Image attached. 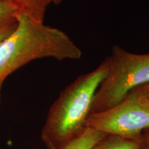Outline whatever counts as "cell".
<instances>
[{"instance_id": "30bf717a", "label": "cell", "mask_w": 149, "mask_h": 149, "mask_svg": "<svg viewBox=\"0 0 149 149\" xmlns=\"http://www.w3.org/2000/svg\"><path fill=\"white\" fill-rule=\"evenodd\" d=\"M141 137H142L144 146L149 148V128H147L143 131Z\"/></svg>"}, {"instance_id": "8fae6325", "label": "cell", "mask_w": 149, "mask_h": 149, "mask_svg": "<svg viewBox=\"0 0 149 149\" xmlns=\"http://www.w3.org/2000/svg\"><path fill=\"white\" fill-rule=\"evenodd\" d=\"M135 89L139 91L141 93H142L144 95L146 96L149 100V84L144 86H141L137 87V88H136Z\"/></svg>"}, {"instance_id": "4fadbf2b", "label": "cell", "mask_w": 149, "mask_h": 149, "mask_svg": "<svg viewBox=\"0 0 149 149\" xmlns=\"http://www.w3.org/2000/svg\"><path fill=\"white\" fill-rule=\"evenodd\" d=\"M2 84L0 83V102H1V87H2Z\"/></svg>"}, {"instance_id": "6da1fadb", "label": "cell", "mask_w": 149, "mask_h": 149, "mask_svg": "<svg viewBox=\"0 0 149 149\" xmlns=\"http://www.w3.org/2000/svg\"><path fill=\"white\" fill-rule=\"evenodd\" d=\"M15 29L0 42V83L31 61L43 58L78 59L82 52L70 37L57 28L17 13Z\"/></svg>"}, {"instance_id": "9c48e42d", "label": "cell", "mask_w": 149, "mask_h": 149, "mask_svg": "<svg viewBox=\"0 0 149 149\" xmlns=\"http://www.w3.org/2000/svg\"><path fill=\"white\" fill-rule=\"evenodd\" d=\"M17 26V20L15 17L14 19L7 22L3 25L0 26V42L6 38L9 35L13 33Z\"/></svg>"}, {"instance_id": "277c9868", "label": "cell", "mask_w": 149, "mask_h": 149, "mask_svg": "<svg viewBox=\"0 0 149 149\" xmlns=\"http://www.w3.org/2000/svg\"><path fill=\"white\" fill-rule=\"evenodd\" d=\"M85 127L107 135L127 138L140 137L149 128V100L133 89L111 109L89 115Z\"/></svg>"}, {"instance_id": "5bb4252c", "label": "cell", "mask_w": 149, "mask_h": 149, "mask_svg": "<svg viewBox=\"0 0 149 149\" xmlns=\"http://www.w3.org/2000/svg\"><path fill=\"white\" fill-rule=\"evenodd\" d=\"M143 149H149V148H146V146H143Z\"/></svg>"}, {"instance_id": "8992f818", "label": "cell", "mask_w": 149, "mask_h": 149, "mask_svg": "<svg viewBox=\"0 0 149 149\" xmlns=\"http://www.w3.org/2000/svg\"><path fill=\"white\" fill-rule=\"evenodd\" d=\"M141 135L137 138H127L115 135H106L90 149H143Z\"/></svg>"}, {"instance_id": "7a4b0ae2", "label": "cell", "mask_w": 149, "mask_h": 149, "mask_svg": "<svg viewBox=\"0 0 149 149\" xmlns=\"http://www.w3.org/2000/svg\"><path fill=\"white\" fill-rule=\"evenodd\" d=\"M108 57L67 86L48 112L41 138L47 149H64L84 129L95 95L109 70Z\"/></svg>"}, {"instance_id": "52a82bcc", "label": "cell", "mask_w": 149, "mask_h": 149, "mask_svg": "<svg viewBox=\"0 0 149 149\" xmlns=\"http://www.w3.org/2000/svg\"><path fill=\"white\" fill-rule=\"evenodd\" d=\"M107 134L89 127H85L79 135L64 149H90Z\"/></svg>"}, {"instance_id": "3957f363", "label": "cell", "mask_w": 149, "mask_h": 149, "mask_svg": "<svg viewBox=\"0 0 149 149\" xmlns=\"http://www.w3.org/2000/svg\"><path fill=\"white\" fill-rule=\"evenodd\" d=\"M108 59L109 70L96 91L90 114L111 109L133 89L149 84V53H133L114 46Z\"/></svg>"}, {"instance_id": "7c38bea8", "label": "cell", "mask_w": 149, "mask_h": 149, "mask_svg": "<svg viewBox=\"0 0 149 149\" xmlns=\"http://www.w3.org/2000/svg\"><path fill=\"white\" fill-rule=\"evenodd\" d=\"M62 1L63 0H49V2L50 4H51V3H53V4L58 5L59 3H61Z\"/></svg>"}, {"instance_id": "5b68a950", "label": "cell", "mask_w": 149, "mask_h": 149, "mask_svg": "<svg viewBox=\"0 0 149 149\" xmlns=\"http://www.w3.org/2000/svg\"><path fill=\"white\" fill-rule=\"evenodd\" d=\"M13 5L17 12L36 22H44L49 0H0Z\"/></svg>"}, {"instance_id": "ba28073f", "label": "cell", "mask_w": 149, "mask_h": 149, "mask_svg": "<svg viewBox=\"0 0 149 149\" xmlns=\"http://www.w3.org/2000/svg\"><path fill=\"white\" fill-rule=\"evenodd\" d=\"M17 13L13 5L6 1H0V26L14 19Z\"/></svg>"}]
</instances>
